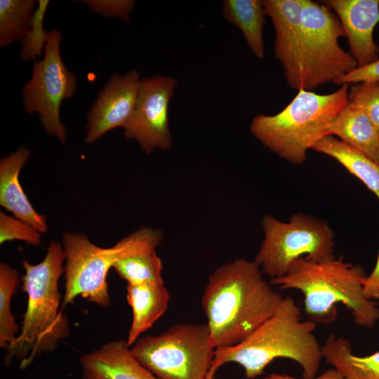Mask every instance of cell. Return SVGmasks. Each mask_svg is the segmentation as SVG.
I'll list each match as a JSON object with an SVG mask.
<instances>
[{"mask_svg":"<svg viewBox=\"0 0 379 379\" xmlns=\"http://www.w3.org/2000/svg\"><path fill=\"white\" fill-rule=\"evenodd\" d=\"M283 296L253 260L235 259L211 274L201 305L216 348L236 345L276 312Z\"/></svg>","mask_w":379,"mask_h":379,"instance_id":"obj_1","label":"cell"},{"mask_svg":"<svg viewBox=\"0 0 379 379\" xmlns=\"http://www.w3.org/2000/svg\"><path fill=\"white\" fill-rule=\"evenodd\" d=\"M316 325L302 320L301 310L292 297H284L273 315L247 338L236 345L215 349L206 378H214L222 366L234 362L243 367L246 378L254 379L272 361L286 358L300 366L302 378L312 379L323 359L322 345L314 333Z\"/></svg>","mask_w":379,"mask_h":379,"instance_id":"obj_2","label":"cell"},{"mask_svg":"<svg viewBox=\"0 0 379 379\" xmlns=\"http://www.w3.org/2000/svg\"><path fill=\"white\" fill-rule=\"evenodd\" d=\"M366 276L361 265L333 255L318 261L299 258L284 276L269 282L281 289L300 291L304 296L305 315L316 324L333 323L338 315L336 305L343 304L350 311L355 324L371 328L379 319V308L364 295Z\"/></svg>","mask_w":379,"mask_h":379,"instance_id":"obj_3","label":"cell"},{"mask_svg":"<svg viewBox=\"0 0 379 379\" xmlns=\"http://www.w3.org/2000/svg\"><path fill=\"white\" fill-rule=\"evenodd\" d=\"M65 260L62 244L51 241L41 262L32 265L22 261V289L27 294V305L20 333L6 349L5 365L18 360L20 368H27L38 356L53 351L69 335L67 318L60 308L59 281Z\"/></svg>","mask_w":379,"mask_h":379,"instance_id":"obj_4","label":"cell"},{"mask_svg":"<svg viewBox=\"0 0 379 379\" xmlns=\"http://www.w3.org/2000/svg\"><path fill=\"white\" fill-rule=\"evenodd\" d=\"M348 84L324 95L301 89L281 112L257 114L250 131L266 148L287 161L301 164L307 152L326 135L329 124L348 105Z\"/></svg>","mask_w":379,"mask_h":379,"instance_id":"obj_5","label":"cell"},{"mask_svg":"<svg viewBox=\"0 0 379 379\" xmlns=\"http://www.w3.org/2000/svg\"><path fill=\"white\" fill-rule=\"evenodd\" d=\"M163 236L158 230L140 228L115 245L102 248L92 243L84 233L65 232L62 247L65 293L62 307L81 296L101 307L111 304L107 275L114 263L130 254L148 248H156Z\"/></svg>","mask_w":379,"mask_h":379,"instance_id":"obj_6","label":"cell"},{"mask_svg":"<svg viewBox=\"0 0 379 379\" xmlns=\"http://www.w3.org/2000/svg\"><path fill=\"white\" fill-rule=\"evenodd\" d=\"M131 350L159 379H206L215 347L207 324H177L161 334L139 338Z\"/></svg>","mask_w":379,"mask_h":379,"instance_id":"obj_7","label":"cell"},{"mask_svg":"<svg viewBox=\"0 0 379 379\" xmlns=\"http://www.w3.org/2000/svg\"><path fill=\"white\" fill-rule=\"evenodd\" d=\"M262 225L265 237L254 261L270 279L284 276L299 258L318 261L333 255L334 234L321 219L300 212L282 222L266 215Z\"/></svg>","mask_w":379,"mask_h":379,"instance_id":"obj_8","label":"cell"},{"mask_svg":"<svg viewBox=\"0 0 379 379\" xmlns=\"http://www.w3.org/2000/svg\"><path fill=\"white\" fill-rule=\"evenodd\" d=\"M301 89L312 91L333 82L357 67L350 53L338 40L345 36L335 13L323 3L302 0ZM300 89V90H301Z\"/></svg>","mask_w":379,"mask_h":379,"instance_id":"obj_9","label":"cell"},{"mask_svg":"<svg viewBox=\"0 0 379 379\" xmlns=\"http://www.w3.org/2000/svg\"><path fill=\"white\" fill-rule=\"evenodd\" d=\"M61 33L48 32L42 60L35 61L31 79L22 91L25 112L38 113L46 132L65 145V126L60 117L62 102L73 96L77 90L76 75L65 65L60 55Z\"/></svg>","mask_w":379,"mask_h":379,"instance_id":"obj_10","label":"cell"},{"mask_svg":"<svg viewBox=\"0 0 379 379\" xmlns=\"http://www.w3.org/2000/svg\"><path fill=\"white\" fill-rule=\"evenodd\" d=\"M177 84L168 76L140 79L135 107L123 128L126 138L135 140L146 153L171 148L168 107Z\"/></svg>","mask_w":379,"mask_h":379,"instance_id":"obj_11","label":"cell"},{"mask_svg":"<svg viewBox=\"0 0 379 379\" xmlns=\"http://www.w3.org/2000/svg\"><path fill=\"white\" fill-rule=\"evenodd\" d=\"M140 81L135 69L110 77L88 113L86 143L94 142L109 131L125 126L135 107Z\"/></svg>","mask_w":379,"mask_h":379,"instance_id":"obj_12","label":"cell"},{"mask_svg":"<svg viewBox=\"0 0 379 379\" xmlns=\"http://www.w3.org/2000/svg\"><path fill=\"white\" fill-rule=\"evenodd\" d=\"M266 15L275 31L274 51L287 84L301 89V46L302 0H263Z\"/></svg>","mask_w":379,"mask_h":379,"instance_id":"obj_13","label":"cell"},{"mask_svg":"<svg viewBox=\"0 0 379 379\" xmlns=\"http://www.w3.org/2000/svg\"><path fill=\"white\" fill-rule=\"evenodd\" d=\"M339 18L357 67L379 58L373 30L379 22V0H326L321 1Z\"/></svg>","mask_w":379,"mask_h":379,"instance_id":"obj_14","label":"cell"},{"mask_svg":"<svg viewBox=\"0 0 379 379\" xmlns=\"http://www.w3.org/2000/svg\"><path fill=\"white\" fill-rule=\"evenodd\" d=\"M79 361L83 379H159L138 361L124 339L109 341Z\"/></svg>","mask_w":379,"mask_h":379,"instance_id":"obj_15","label":"cell"},{"mask_svg":"<svg viewBox=\"0 0 379 379\" xmlns=\"http://www.w3.org/2000/svg\"><path fill=\"white\" fill-rule=\"evenodd\" d=\"M29 154L27 148L20 147L1 159L0 205L12 213L13 216L44 233L48 229L46 216L35 211L19 181L20 172Z\"/></svg>","mask_w":379,"mask_h":379,"instance_id":"obj_16","label":"cell"},{"mask_svg":"<svg viewBox=\"0 0 379 379\" xmlns=\"http://www.w3.org/2000/svg\"><path fill=\"white\" fill-rule=\"evenodd\" d=\"M126 291L133 313L126 341L131 347L164 314L170 295L164 283L127 284Z\"/></svg>","mask_w":379,"mask_h":379,"instance_id":"obj_17","label":"cell"},{"mask_svg":"<svg viewBox=\"0 0 379 379\" xmlns=\"http://www.w3.org/2000/svg\"><path fill=\"white\" fill-rule=\"evenodd\" d=\"M326 135L338 137L373 160L379 151V131L361 109L349 104L329 124Z\"/></svg>","mask_w":379,"mask_h":379,"instance_id":"obj_18","label":"cell"},{"mask_svg":"<svg viewBox=\"0 0 379 379\" xmlns=\"http://www.w3.org/2000/svg\"><path fill=\"white\" fill-rule=\"evenodd\" d=\"M322 357L344 379H379V350L368 356L354 354L350 341L331 333L321 346Z\"/></svg>","mask_w":379,"mask_h":379,"instance_id":"obj_19","label":"cell"},{"mask_svg":"<svg viewBox=\"0 0 379 379\" xmlns=\"http://www.w3.org/2000/svg\"><path fill=\"white\" fill-rule=\"evenodd\" d=\"M225 19L238 27L253 55L265 58L263 29L265 10L260 0H225L222 4Z\"/></svg>","mask_w":379,"mask_h":379,"instance_id":"obj_20","label":"cell"},{"mask_svg":"<svg viewBox=\"0 0 379 379\" xmlns=\"http://www.w3.org/2000/svg\"><path fill=\"white\" fill-rule=\"evenodd\" d=\"M312 149L335 159L379 199L378 163L331 135L320 139Z\"/></svg>","mask_w":379,"mask_h":379,"instance_id":"obj_21","label":"cell"},{"mask_svg":"<svg viewBox=\"0 0 379 379\" xmlns=\"http://www.w3.org/2000/svg\"><path fill=\"white\" fill-rule=\"evenodd\" d=\"M112 268L128 284L164 283L162 262L156 248H148L117 260Z\"/></svg>","mask_w":379,"mask_h":379,"instance_id":"obj_22","label":"cell"},{"mask_svg":"<svg viewBox=\"0 0 379 379\" xmlns=\"http://www.w3.org/2000/svg\"><path fill=\"white\" fill-rule=\"evenodd\" d=\"M34 0L0 1V46L22 43L36 7Z\"/></svg>","mask_w":379,"mask_h":379,"instance_id":"obj_23","label":"cell"},{"mask_svg":"<svg viewBox=\"0 0 379 379\" xmlns=\"http://www.w3.org/2000/svg\"><path fill=\"white\" fill-rule=\"evenodd\" d=\"M18 271L0 263V347L6 349L16 338L18 326L11 312V298L19 283Z\"/></svg>","mask_w":379,"mask_h":379,"instance_id":"obj_24","label":"cell"},{"mask_svg":"<svg viewBox=\"0 0 379 379\" xmlns=\"http://www.w3.org/2000/svg\"><path fill=\"white\" fill-rule=\"evenodd\" d=\"M49 2L48 0L37 1L29 29L22 42L20 55L23 61L40 58L45 49L48 32L44 28V20Z\"/></svg>","mask_w":379,"mask_h":379,"instance_id":"obj_25","label":"cell"},{"mask_svg":"<svg viewBox=\"0 0 379 379\" xmlns=\"http://www.w3.org/2000/svg\"><path fill=\"white\" fill-rule=\"evenodd\" d=\"M348 104L361 109L379 131V82H361L349 89Z\"/></svg>","mask_w":379,"mask_h":379,"instance_id":"obj_26","label":"cell"},{"mask_svg":"<svg viewBox=\"0 0 379 379\" xmlns=\"http://www.w3.org/2000/svg\"><path fill=\"white\" fill-rule=\"evenodd\" d=\"M41 234L36 227L15 216L0 212V244L20 240L37 246L41 244Z\"/></svg>","mask_w":379,"mask_h":379,"instance_id":"obj_27","label":"cell"},{"mask_svg":"<svg viewBox=\"0 0 379 379\" xmlns=\"http://www.w3.org/2000/svg\"><path fill=\"white\" fill-rule=\"evenodd\" d=\"M81 2L105 18H117L125 22L129 21V15L135 6L133 0H86Z\"/></svg>","mask_w":379,"mask_h":379,"instance_id":"obj_28","label":"cell"},{"mask_svg":"<svg viewBox=\"0 0 379 379\" xmlns=\"http://www.w3.org/2000/svg\"><path fill=\"white\" fill-rule=\"evenodd\" d=\"M361 82H379V58L371 64L355 68L337 79L335 84L341 86Z\"/></svg>","mask_w":379,"mask_h":379,"instance_id":"obj_29","label":"cell"},{"mask_svg":"<svg viewBox=\"0 0 379 379\" xmlns=\"http://www.w3.org/2000/svg\"><path fill=\"white\" fill-rule=\"evenodd\" d=\"M364 293L369 300H379V253L373 270L364 280Z\"/></svg>","mask_w":379,"mask_h":379,"instance_id":"obj_30","label":"cell"},{"mask_svg":"<svg viewBox=\"0 0 379 379\" xmlns=\"http://www.w3.org/2000/svg\"><path fill=\"white\" fill-rule=\"evenodd\" d=\"M262 379H300L284 373H271ZM304 379V378H302ZM312 379H344L343 375L335 368H331L324 371L319 375Z\"/></svg>","mask_w":379,"mask_h":379,"instance_id":"obj_31","label":"cell"},{"mask_svg":"<svg viewBox=\"0 0 379 379\" xmlns=\"http://www.w3.org/2000/svg\"><path fill=\"white\" fill-rule=\"evenodd\" d=\"M374 161L379 164V151H378V154H377V155H376V157H375V159Z\"/></svg>","mask_w":379,"mask_h":379,"instance_id":"obj_32","label":"cell"},{"mask_svg":"<svg viewBox=\"0 0 379 379\" xmlns=\"http://www.w3.org/2000/svg\"><path fill=\"white\" fill-rule=\"evenodd\" d=\"M206 379H209V378H206ZM211 379H215V378H211Z\"/></svg>","mask_w":379,"mask_h":379,"instance_id":"obj_33","label":"cell"}]
</instances>
